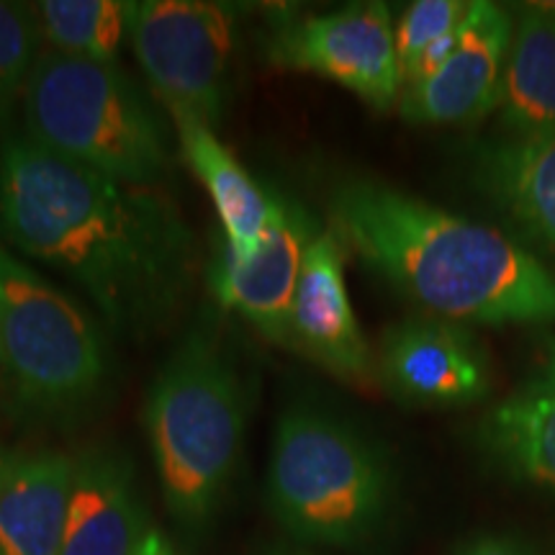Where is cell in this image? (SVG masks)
<instances>
[{"label":"cell","mask_w":555,"mask_h":555,"mask_svg":"<svg viewBox=\"0 0 555 555\" xmlns=\"http://www.w3.org/2000/svg\"><path fill=\"white\" fill-rule=\"evenodd\" d=\"M450 555H555V551L525 532L486 530L461 540Z\"/></svg>","instance_id":"7402d4cb"},{"label":"cell","mask_w":555,"mask_h":555,"mask_svg":"<svg viewBox=\"0 0 555 555\" xmlns=\"http://www.w3.org/2000/svg\"><path fill=\"white\" fill-rule=\"evenodd\" d=\"M463 176L504 232L555 262V134H496L463 150Z\"/></svg>","instance_id":"7c38bea8"},{"label":"cell","mask_w":555,"mask_h":555,"mask_svg":"<svg viewBox=\"0 0 555 555\" xmlns=\"http://www.w3.org/2000/svg\"><path fill=\"white\" fill-rule=\"evenodd\" d=\"M249 397L219 337L191 330L152 380L144 429L165 506L180 530L198 535L224 506L237 476Z\"/></svg>","instance_id":"3957f363"},{"label":"cell","mask_w":555,"mask_h":555,"mask_svg":"<svg viewBox=\"0 0 555 555\" xmlns=\"http://www.w3.org/2000/svg\"><path fill=\"white\" fill-rule=\"evenodd\" d=\"M268 506L298 543L363 547L386 530L397 474L363 429L317 404L281 414L268 466Z\"/></svg>","instance_id":"277c9868"},{"label":"cell","mask_w":555,"mask_h":555,"mask_svg":"<svg viewBox=\"0 0 555 555\" xmlns=\"http://www.w3.org/2000/svg\"><path fill=\"white\" fill-rule=\"evenodd\" d=\"M275 555H288V553H275Z\"/></svg>","instance_id":"4316f807"},{"label":"cell","mask_w":555,"mask_h":555,"mask_svg":"<svg viewBox=\"0 0 555 555\" xmlns=\"http://www.w3.org/2000/svg\"><path fill=\"white\" fill-rule=\"evenodd\" d=\"M470 9V0H414L393 26L401 82L406 69L425 54L437 39L448 37L461 26Z\"/></svg>","instance_id":"44dd1931"},{"label":"cell","mask_w":555,"mask_h":555,"mask_svg":"<svg viewBox=\"0 0 555 555\" xmlns=\"http://www.w3.org/2000/svg\"><path fill=\"white\" fill-rule=\"evenodd\" d=\"M515 9V41L496 103L502 134H555V3Z\"/></svg>","instance_id":"ac0fdd59"},{"label":"cell","mask_w":555,"mask_h":555,"mask_svg":"<svg viewBox=\"0 0 555 555\" xmlns=\"http://www.w3.org/2000/svg\"><path fill=\"white\" fill-rule=\"evenodd\" d=\"M515 41V9L470 0L457 44L427 80L401 90L399 114L409 124L450 127L494 114Z\"/></svg>","instance_id":"8fae6325"},{"label":"cell","mask_w":555,"mask_h":555,"mask_svg":"<svg viewBox=\"0 0 555 555\" xmlns=\"http://www.w3.org/2000/svg\"><path fill=\"white\" fill-rule=\"evenodd\" d=\"M319 234L309 211L294 198L270 193V221L258 253L240 260L224 237L214 242L208 288L221 307L253 324L270 343L288 347V317L307 249Z\"/></svg>","instance_id":"30bf717a"},{"label":"cell","mask_w":555,"mask_h":555,"mask_svg":"<svg viewBox=\"0 0 555 555\" xmlns=\"http://www.w3.org/2000/svg\"><path fill=\"white\" fill-rule=\"evenodd\" d=\"M470 446L504 481L555 494V388L527 378L478 416Z\"/></svg>","instance_id":"9a60e30c"},{"label":"cell","mask_w":555,"mask_h":555,"mask_svg":"<svg viewBox=\"0 0 555 555\" xmlns=\"http://www.w3.org/2000/svg\"><path fill=\"white\" fill-rule=\"evenodd\" d=\"M3 384L29 420L73 422L106 391V332L73 296L0 245Z\"/></svg>","instance_id":"8992f818"},{"label":"cell","mask_w":555,"mask_h":555,"mask_svg":"<svg viewBox=\"0 0 555 555\" xmlns=\"http://www.w3.org/2000/svg\"><path fill=\"white\" fill-rule=\"evenodd\" d=\"M26 139L137 189L168 176L170 137L155 103L116 65L44 50L21 101Z\"/></svg>","instance_id":"5b68a950"},{"label":"cell","mask_w":555,"mask_h":555,"mask_svg":"<svg viewBox=\"0 0 555 555\" xmlns=\"http://www.w3.org/2000/svg\"><path fill=\"white\" fill-rule=\"evenodd\" d=\"M75 457L16 450L0 496V555H60Z\"/></svg>","instance_id":"2e32d148"},{"label":"cell","mask_w":555,"mask_h":555,"mask_svg":"<svg viewBox=\"0 0 555 555\" xmlns=\"http://www.w3.org/2000/svg\"><path fill=\"white\" fill-rule=\"evenodd\" d=\"M137 555H185L180 547L172 543V540L165 535L163 530H157V527H152L147 532V538H144L142 547H139Z\"/></svg>","instance_id":"cb8c5ba5"},{"label":"cell","mask_w":555,"mask_h":555,"mask_svg":"<svg viewBox=\"0 0 555 555\" xmlns=\"http://www.w3.org/2000/svg\"><path fill=\"white\" fill-rule=\"evenodd\" d=\"M330 227L420 314L466 327H555V268L504 229L376 178H343Z\"/></svg>","instance_id":"7a4b0ae2"},{"label":"cell","mask_w":555,"mask_h":555,"mask_svg":"<svg viewBox=\"0 0 555 555\" xmlns=\"http://www.w3.org/2000/svg\"><path fill=\"white\" fill-rule=\"evenodd\" d=\"M185 165L201 180L221 221V237L240 260L258 253L270 221V193L245 170L211 127L196 119H176Z\"/></svg>","instance_id":"e0dca14e"},{"label":"cell","mask_w":555,"mask_h":555,"mask_svg":"<svg viewBox=\"0 0 555 555\" xmlns=\"http://www.w3.org/2000/svg\"><path fill=\"white\" fill-rule=\"evenodd\" d=\"M530 378H535V380H540V384L555 388V335H547V337H543V343H540L538 363H535V371H532Z\"/></svg>","instance_id":"603a6c76"},{"label":"cell","mask_w":555,"mask_h":555,"mask_svg":"<svg viewBox=\"0 0 555 555\" xmlns=\"http://www.w3.org/2000/svg\"><path fill=\"white\" fill-rule=\"evenodd\" d=\"M13 455H16V450L5 448L3 442H0V496H3V486H5V478H9Z\"/></svg>","instance_id":"d4e9b609"},{"label":"cell","mask_w":555,"mask_h":555,"mask_svg":"<svg viewBox=\"0 0 555 555\" xmlns=\"http://www.w3.org/2000/svg\"><path fill=\"white\" fill-rule=\"evenodd\" d=\"M240 5L206 0H139L129 41L152 93L176 119L217 129L234 86Z\"/></svg>","instance_id":"52a82bcc"},{"label":"cell","mask_w":555,"mask_h":555,"mask_svg":"<svg viewBox=\"0 0 555 555\" xmlns=\"http://www.w3.org/2000/svg\"><path fill=\"white\" fill-rule=\"evenodd\" d=\"M3 373H5V363H3V343H0V380H3Z\"/></svg>","instance_id":"484cf974"},{"label":"cell","mask_w":555,"mask_h":555,"mask_svg":"<svg viewBox=\"0 0 555 555\" xmlns=\"http://www.w3.org/2000/svg\"><path fill=\"white\" fill-rule=\"evenodd\" d=\"M376 376L397 404L433 412L486 404L496 388L494 360L474 327L420 311L384 330Z\"/></svg>","instance_id":"9c48e42d"},{"label":"cell","mask_w":555,"mask_h":555,"mask_svg":"<svg viewBox=\"0 0 555 555\" xmlns=\"http://www.w3.org/2000/svg\"><path fill=\"white\" fill-rule=\"evenodd\" d=\"M393 26L386 3H352L278 21L266 52L275 67L337 82L384 114L399 106L404 90Z\"/></svg>","instance_id":"ba28073f"},{"label":"cell","mask_w":555,"mask_h":555,"mask_svg":"<svg viewBox=\"0 0 555 555\" xmlns=\"http://www.w3.org/2000/svg\"><path fill=\"white\" fill-rule=\"evenodd\" d=\"M343 240L330 224L319 229L304 258L288 317V347L330 376L358 388L378 386L376 350L360 330L345 281Z\"/></svg>","instance_id":"4fadbf2b"},{"label":"cell","mask_w":555,"mask_h":555,"mask_svg":"<svg viewBox=\"0 0 555 555\" xmlns=\"http://www.w3.org/2000/svg\"><path fill=\"white\" fill-rule=\"evenodd\" d=\"M0 240L78 283L127 343L163 335L196 278V240L168 198L26 137L0 144Z\"/></svg>","instance_id":"6da1fadb"},{"label":"cell","mask_w":555,"mask_h":555,"mask_svg":"<svg viewBox=\"0 0 555 555\" xmlns=\"http://www.w3.org/2000/svg\"><path fill=\"white\" fill-rule=\"evenodd\" d=\"M37 5L0 0V144L13 137V119L24 101L26 82L41 57Z\"/></svg>","instance_id":"ffe728a7"},{"label":"cell","mask_w":555,"mask_h":555,"mask_svg":"<svg viewBox=\"0 0 555 555\" xmlns=\"http://www.w3.org/2000/svg\"><path fill=\"white\" fill-rule=\"evenodd\" d=\"M150 530L129 457L114 448L75 455L60 555H137Z\"/></svg>","instance_id":"5bb4252c"},{"label":"cell","mask_w":555,"mask_h":555,"mask_svg":"<svg viewBox=\"0 0 555 555\" xmlns=\"http://www.w3.org/2000/svg\"><path fill=\"white\" fill-rule=\"evenodd\" d=\"M37 5L41 37L52 52L116 65L129 39V9L121 0H44Z\"/></svg>","instance_id":"d6986e66"}]
</instances>
